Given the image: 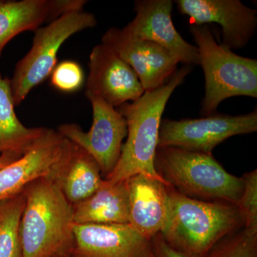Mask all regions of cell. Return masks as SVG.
<instances>
[{
	"instance_id": "obj_1",
	"label": "cell",
	"mask_w": 257,
	"mask_h": 257,
	"mask_svg": "<svg viewBox=\"0 0 257 257\" xmlns=\"http://www.w3.org/2000/svg\"><path fill=\"white\" fill-rule=\"evenodd\" d=\"M190 66L176 71L162 87L147 91L136 101L116 109L126 120L127 135L119 160L103 184L113 185L138 174L162 179L155 170V159L162 114L172 93L192 71Z\"/></svg>"
},
{
	"instance_id": "obj_14",
	"label": "cell",
	"mask_w": 257,
	"mask_h": 257,
	"mask_svg": "<svg viewBox=\"0 0 257 257\" xmlns=\"http://www.w3.org/2000/svg\"><path fill=\"white\" fill-rule=\"evenodd\" d=\"M67 143L57 130L46 128L28 152L0 170V202L21 194L32 181L52 175Z\"/></svg>"
},
{
	"instance_id": "obj_3",
	"label": "cell",
	"mask_w": 257,
	"mask_h": 257,
	"mask_svg": "<svg viewBox=\"0 0 257 257\" xmlns=\"http://www.w3.org/2000/svg\"><path fill=\"white\" fill-rule=\"evenodd\" d=\"M168 189V218L160 234L177 251L189 257H205L218 241L244 228L237 206L197 200Z\"/></svg>"
},
{
	"instance_id": "obj_7",
	"label": "cell",
	"mask_w": 257,
	"mask_h": 257,
	"mask_svg": "<svg viewBox=\"0 0 257 257\" xmlns=\"http://www.w3.org/2000/svg\"><path fill=\"white\" fill-rule=\"evenodd\" d=\"M257 131V111L246 114H213L199 119H162L158 147H173L211 154L218 145L231 137Z\"/></svg>"
},
{
	"instance_id": "obj_19",
	"label": "cell",
	"mask_w": 257,
	"mask_h": 257,
	"mask_svg": "<svg viewBox=\"0 0 257 257\" xmlns=\"http://www.w3.org/2000/svg\"><path fill=\"white\" fill-rule=\"evenodd\" d=\"M15 107L10 79L0 75V155H25L46 130L25 126L17 116Z\"/></svg>"
},
{
	"instance_id": "obj_13",
	"label": "cell",
	"mask_w": 257,
	"mask_h": 257,
	"mask_svg": "<svg viewBox=\"0 0 257 257\" xmlns=\"http://www.w3.org/2000/svg\"><path fill=\"white\" fill-rule=\"evenodd\" d=\"M71 257H154L151 241L131 225H74Z\"/></svg>"
},
{
	"instance_id": "obj_23",
	"label": "cell",
	"mask_w": 257,
	"mask_h": 257,
	"mask_svg": "<svg viewBox=\"0 0 257 257\" xmlns=\"http://www.w3.org/2000/svg\"><path fill=\"white\" fill-rule=\"evenodd\" d=\"M243 189L237 204L245 229L257 231V170L242 176Z\"/></svg>"
},
{
	"instance_id": "obj_12",
	"label": "cell",
	"mask_w": 257,
	"mask_h": 257,
	"mask_svg": "<svg viewBox=\"0 0 257 257\" xmlns=\"http://www.w3.org/2000/svg\"><path fill=\"white\" fill-rule=\"evenodd\" d=\"M173 5L171 0L135 1L136 16L123 30L131 36L165 47L179 62L187 65L199 64L197 47L184 40L174 25Z\"/></svg>"
},
{
	"instance_id": "obj_25",
	"label": "cell",
	"mask_w": 257,
	"mask_h": 257,
	"mask_svg": "<svg viewBox=\"0 0 257 257\" xmlns=\"http://www.w3.org/2000/svg\"><path fill=\"white\" fill-rule=\"evenodd\" d=\"M23 155H18V154L13 153V152H6V153L0 155V170L4 168L6 166L13 163L15 161L18 160Z\"/></svg>"
},
{
	"instance_id": "obj_4",
	"label": "cell",
	"mask_w": 257,
	"mask_h": 257,
	"mask_svg": "<svg viewBox=\"0 0 257 257\" xmlns=\"http://www.w3.org/2000/svg\"><path fill=\"white\" fill-rule=\"evenodd\" d=\"M155 167L170 187L192 199L237 205L242 194V177L226 172L211 154L157 147Z\"/></svg>"
},
{
	"instance_id": "obj_2",
	"label": "cell",
	"mask_w": 257,
	"mask_h": 257,
	"mask_svg": "<svg viewBox=\"0 0 257 257\" xmlns=\"http://www.w3.org/2000/svg\"><path fill=\"white\" fill-rule=\"evenodd\" d=\"M20 224L23 257L72 256L74 244L73 206L51 176L24 189Z\"/></svg>"
},
{
	"instance_id": "obj_5",
	"label": "cell",
	"mask_w": 257,
	"mask_h": 257,
	"mask_svg": "<svg viewBox=\"0 0 257 257\" xmlns=\"http://www.w3.org/2000/svg\"><path fill=\"white\" fill-rule=\"evenodd\" d=\"M189 30L205 77L200 114H214L219 104L231 96L256 98L257 60L236 55L218 44L207 25H192Z\"/></svg>"
},
{
	"instance_id": "obj_11",
	"label": "cell",
	"mask_w": 257,
	"mask_h": 257,
	"mask_svg": "<svg viewBox=\"0 0 257 257\" xmlns=\"http://www.w3.org/2000/svg\"><path fill=\"white\" fill-rule=\"evenodd\" d=\"M175 3L193 25L219 24L221 44L231 50L246 46L256 32L257 10L239 0H177Z\"/></svg>"
},
{
	"instance_id": "obj_9",
	"label": "cell",
	"mask_w": 257,
	"mask_h": 257,
	"mask_svg": "<svg viewBox=\"0 0 257 257\" xmlns=\"http://www.w3.org/2000/svg\"><path fill=\"white\" fill-rule=\"evenodd\" d=\"M101 44L110 47L134 69L145 92L162 87L177 70L179 60L158 44L131 36L124 30L109 29Z\"/></svg>"
},
{
	"instance_id": "obj_10",
	"label": "cell",
	"mask_w": 257,
	"mask_h": 257,
	"mask_svg": "<svg viewBox=\"0 0 257 257\" xmlns=\"http://www.w3.org/2000/svg\"><path fill=\"white\" fill-rule=\"evenodd\" d=\"M87 97L101 98L113 107L135 101L145 90L134 69L110 47L99 44L89 55Z\"/></svg>"
},
{
	"instance_id": "obj_22",
	"label": "cell",
	"mask_w": 257,
	"mask_h": 257,
	"mask_svg": "<svg viewBox=\"0 0 257 257\" xmlns=\"http://www.w3.org/2000/svg\"><path fill=\"white\" fill-rule=\"evenodd\" d=\"M84 82V71L82 67L73 60L60 62L56 65L50 74L51 84L61 92H76L82 87Z\"/></svg>"
},
{
	"instance_id": "obj_26",
	"label": "cell",
	"mask_w": 257,
	"mask_h": 257,
	"mask_svg": "<svg viewBox=\"0 0 257 257\" xmlns=\"http://www.w3.org/2000/svg\"><path fill=\"white\" fill-rule=\"evenodd\" d=\"M57 257H67V256H57Z\"/></svg>"
},
{
	"instance_id": "obj_6",
	"label": "cell",
	"mask_w": 257,
	"mask_h": 257,
	"mask_svg": "<svg viewBox=\"0 0 257 257\" xmlns=\"http://www.w3.org/2000/svg\"><path fill=\"white\" fill-rule=\"evenodd\" d=\"M96 23L94 15L81 10L62 15L35 30L31 49L19 61L10 79L15 106L26 99L32 89L50 77L64 42L77 32L94 28Z\"/></svg>"
},
{
	"instance_id": "obj_16",
	"label": "cell",
	"mask_w": 257,
	"mask_h": 257,
	"mask_svg": "<svg viewBox=\"0 0 257 257\" xmlns=\"http://www.w3.org/2000/svg\"><path fill=\"white\" fill-rule=\"evenodd\" d=\"M86 0H20L0 2V56L17 35L35 31L62 15L81 11Z\"/></svg>"
},
{
	"instance_id": "obj_24",
	"label": "cell",
	"mask_w": 257,
	"mask_h": 257,
	"mask_svg": "<svg viewBox=\"0 0 257 257\" xmlns=\"http://www.w3.org/2000/svg\"><path fill=\"white\" fill-rule=\"evenodd\" d=\"M151 246L154 257H189L171 247L170 245L166 242L160 233L152 238Z\"/></svg>"
},
{
	"instance_id": "obj_21",
	"label": "cell",
	"mask_w": 257,
	"mask_h": 257,
	"mask_svg": "<svg viewBox=\"0 0 257 257\" xmlns=\"http://www.w3.org/2000/svg\"><path fill=\"white\" fill-rule=\"evenodd\" d=\"M205 257H257V231L242 228L227 235Z\"/></svg>"
},
{
	"instance_id": "obj_8",
	"label": "cell",
	"mask_w": 257,
	"mask_h": 257,
	"mask_svg": "<svg viewBox=\"0 0 257 257\" xmlns=\"http://www.w3.org/2000/svg\"><path fill=\"white\" fill-rule=\"evenodd\" d=\"M88 99L92 104L93 116L89 131H83L74 123L61 124L57 131L89 154L97 162L104 179L119 160L127 125L121 113L101 98L90 96Z\"/></svg>"
},
{
	"instance_id": "obj_18",
	"label": "cell",
	"mask_w": 257,
	"mask_h": 257,
	"mask_svg": "<svg viewBox=\"0 0 257 257\" xmlns=\"http://www.w3.org/2000/svg\"><path fill=\"white\" fill-rule=\"evenodd\" d=\"M75 224H128V198L126 182L101 184L90 197L73 205Z\"/></svg>"
},
{
	"instance_id": "obj_20",
	"label": "cell",
	"mask_w": 257,
	"mask_h": 257,
	"mask_svg": "<svg viewBox=\"0 0 257 257\" xmlns=\"http://www.w3.org/2000/svg\"><path fill=\"white\" fill-rule=\"evenodd\" d=\"M24 207L23 192L0 202V257H23L20 224Z\"/></svg>"
},
{
	"instance_id": "obj_17",
	"label": "cell",
	"mask_w": 257,
	"mask_h": 257,
	"mask_svg": "<svg viewBox=\"0 0 257 257\" xmlns=\"http://www.w3.org/2000/svg\"><path fill=\"white\" fill-rule=\"evenodd\" d=\"M50 176L72 206L90 197L100 188L104 181L96 160L69 140Z\"/></svg>"
},
{
	"instance_id": "obj_15",
	"label": "cell",
	"mask_w": 257,
	"mask_h": 257,
	"mask_svg": "<svg viewBox=\"0 0 257 257\" xmlns=\"http://www.w3.org/2000/svg\"><path fill=\"white\" fill-rule=\"evenodd\" d=\"M128 198V224L151 241L162 232L169 214L168 184L138 174L125 180Z\"/></svg>"
}]
</instances>
